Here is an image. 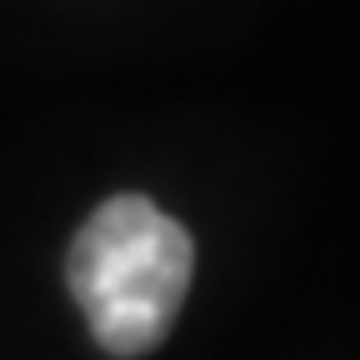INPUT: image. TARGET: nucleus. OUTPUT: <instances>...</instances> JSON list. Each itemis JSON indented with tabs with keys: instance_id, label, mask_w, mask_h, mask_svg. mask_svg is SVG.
I'll return each instance as SVG.
<instances>
[{
	"instance_id": "f257e3e1",
	"label": "nucleus",
	"mask_w": 360,
	"mask_h": 360,
	"mask_svg": "<svg viewBox=\"0 0 360 360\" xmlns=\"http://www.w3.org/2000/svg\"><path fill=\"white\" fill-rule=\"evenodd\" d=\"M195 245L146 195H115L80 225L65 260L70 295L110 355L155 350L191 290Z\"/></svg>"
}]
</instances>
